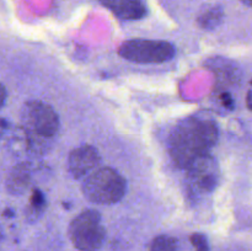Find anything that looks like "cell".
Here are the masks:
<instances>
[{
  "mask_svg": "<svg viewBox=\"0 0 252 251\" xmlns=\"http://www.w3.org/2000/svg\"><path fill=\"white\" fill-rule=\"evenodd\" d=\"M219 132L211 120L189 117L180 122L169 138L171 159L179 167H189L194 160L209 154L218 142Z\"/></svg>",
  "mask_w": 252,
  "mask_h": 251,
  "instance_id": "6da1fadb",
  "label": "cell"
},
{
  "mask_svg": "<svg viewBox=\"0 0 252 251\" xmlns=\"http://www.w3.org/2000/svg\"><path fill=\"white\" fill-rule=\"evenodd\" d=\"M81 191L84 197L93 203L113 204L125 197L127 182L112 167H100L85 177Z\"/></svg>",
  "mask_w": 252,
  "mask_h": 251,
  "instance_id": "7a4b0ae2",
  "label": "cell"
},
{
  "mask_svg": "<svg viewBox=\"0 0 252 251\" xmlns=\"http://www.w3.org/2000/svg\"><path fill=\"white\" fill-rule=\"evenodd\" d=\"M22 128L30 140L37 143L54 137L59 129V118L52 106L42 101H29L20 112Z\"/></svg>",
  "mask_w": 252,
  "mask_h": 251,
  "instance_id": "3957f363",
  "label": "cell"
},
{
  "mask_svg": "<svg viewBox=\"0 0 252 251\" xmlns=\"http://www.w3.org/2000/svg\"><path fill=\"white\" fill-rule=\"evenodd\" d=\"M69 238L79 251H98L106 239L101 216L95 209H86L71 220Z\"/></svg>",
  "mask_w": 252,
  "mask_h": 251,
  "instance_id": "277c9868",
  "label": "cell"
},
{
  "mask_svg": "<svg viewBox=\"0 0 252 251\" xmlns=\"http://www.w3.org/2000/svg\"><path fill=\"white\" fill-rule=\"evenodd\" d=\"M175 47L166 41L134 38L123 42L118 54L126 61L139 64H159L171 61L175 57Z\"/></svg>",
  "mask_w": 252,
  "mask_h": 251,
  "instance_id": "5b68a950",
  "label": "cell"
},
{
  "mask_svg": "<svg viewBox=\"0 0 252 251\" xmlns=\"http://www.w3.org/2000/svg\"><path fill=\"white\" fill-rule=\"evenodd\" d=\"M186 169L189 171V184L194 187L196 191L208 193L213 191L218 185V165L209 154L194 160Z\"/></svg>",
  "mask_w": 252,
  "mask_h": 251,
  "instance_id": "8992f818",
  "label": "cell"
},
{
  "mask_svg": "<svg viewBox=\"0 0 252 251\" xmlns=\"http://www.w3.org/2000/svg\"><path fill=\"white\" fill-rule=\"evenodd\" d=\"M101 161L97 149L93 145H81L69 154L68 170L74 179L86 177Z\"/></svg>",
  "mask_w": 252,
  "mask_h": 251,
  "instance_id": "52a82bcc",
  "label": "cell"
},
{
  "mask_svg": "<svg viewBox=\"0 0 252 251\" xmlns=\"http://www.w3.org/2000/svg\"><path fill=\"white\" fill-rule=\"evenodd\" d=\"M98 1L111 10L118 19L140 20L147 14V9L140 0H98Z\"/></svg>",
  "mask_w": 252,
  "mask_h": 251,
  "instance_id": "ba28073f",
  "label": "cell"
},
{
  "mask_svg": "<svg viewBox=\"0 0 252 251\" xmlns=\"http://www.w3.org/2000/svg\"><path fill=\"white\" fill-rule=\"evenodd\" d=\"M31 182V171L27 164H19L12 167L6 179V189L9 193L20 196L25 193Z\"/></svg>",
  "mask_w": 252,
  "mask_h": 251,
  "instance_id": "9c48e42d",
  "label": "cell"
},
{
  "mask_svg": "<svg viewBox=\"0 0 252 251\" xmlns=\"http://www.w3.org/2000/svg\"><path fill=\"white\" fill-rule=\"evenodd\" d=\"M224 10L220 5H212L202 10L197 16V24L203 30H214L223 22Z\"/></svg>",
  "mask_w": 252,
  "mask_h": 251,
  "instance_id": "30bf717a",
  "label": "cell"
},
{
  "mask_svg": "<svg viewBox=\"0 0 252 251\" xmlns=\"http://www.w3.org/2000/svg\"><path fill=\"white\" fill-rule=\"evenodd\" d=\"M44 208H46V198L39 189L34 188L32 191L31 198H30V208L27 211L29 213L27 216L31 220H36L38 216L43 213Z\"/></svg>",
  "mask_w": 252,
  "mask_h": 251,
  "instance_id": "8fae6325",
  "label": "cell"
},
{
  "mask_svg": "<svg viewBox=\"0 0 252 251\" xmlns=\"http://www.w3.org/2000/svg\"><path fill=\"white\" fill-rule=\"evenodd\" d=\"M149 251H179L177 241L169 235H159L152 241Z\"/></svg>",
  "mask_w": 252,
  "mask_h": 251,
  "instance_id": "7c38bea8",
  "label": "cell"
},
{
  "mask_svg": "<svg viewBox=\"0 0 252 251\" xmlns=\"http://www.w3.org/2000/svg\"><path fill=\"white\" fill-rule=\"evenodd\" d=\"M189 241L193 245L194 251H209V245H208V240H207L206 236L203 234H192L189 236Z\"/></svg>",
  "mask_w": 252,
  "mask_h": 251,
  "instance_id": "4fadbf2b",
  "label": "cell"
},
{
  "mask_svg": "<svg viewBox=\"0 0 252 251\" xmlns=\"http://www.w3.org/2000/svg\"><path fill=\"white\" fill-rule=\"evenodd\" d=\"M220 100L223 102V105L228 108H233L234 106V100L231 97V95L229 93H223L220 95Z\"/></svg>",
  "mask_w": 252,
  "mask_h": 251,
  "instance_id": "5bb4252c",
  "label": "cell"
},
{
  "mask_svg": "<svg viewBox=\"0 0 252 251\" xmlns=\"http://www.w3.org/2000/svg\"><path fill=\"white\" fill-rule=\"evenodd\" d=\"M5 100H6V89L2 84H0V108L5 103Z\"/></svg>",
  "mask_w": 252,
  "mask_h": 251,
  "instance_id": "9a60e30c",
  "label": "cell"
},
{
  "mask_svg": "<svg viewBox=\"0 0 252 251\" xmlns=\"http://www.w3.org/2000/svg\"><path fill=\"white\" fill-rule=\"evenodd\" d=\"M248 106L250 110H252V93L248 94Z\"/></svg>",
  "mask_w": 252,
  "mask_h": 251,
  "instance_id": "2e32d148",
  "label": "cell"
},
{
  "mask_svg": "<svg viewBox=\"0 0 252 251\" xmlns=\"http://www.w3.org/2000/svg\"><path fill=\"white\" fill-rule=\"evenodd\" d=\"M241 2H244L245 5H248V6L252 7V0H240Z\"/></svg>",
  "mask_w": 252,
  "mask_h": 251,
  "instance_id": "e0dca14e",
  "label": "cell"
},
{
  "mask_svg": "<svg viewBox=\"0 0 252 251\" xmlns=\"http://www.w3.org/2000/svg\"><path fill=\"white\" fill-rule=\"evenodd\" d=\"M1 239H2V231L1 229H0V241H1Z\"/></svg>",
  "mask_w": 252,
  "mask_h": 251,
  "instance_id": "ac0fdd59",
  "label": "cell"
}]
</instances>
